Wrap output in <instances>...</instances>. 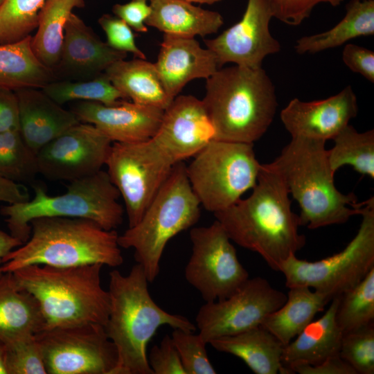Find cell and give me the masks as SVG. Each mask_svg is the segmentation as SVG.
I'll return each mask as SVG.
<instances>
[{
	"label": "cell",
	"instance_id": "obj_1",
	"mask_svg": "<svg viewBox=\"0 0 374 374\" xmlns=\"http://www.w3.org/2000/svg\"><path fill=\"white\" fill-rule=\"evenodd\" d=\"M289 194L276 167L271 163L261 164L251 195L213 213L231 241L258 253L276 271L305 244Z\"/></svg>",
	"mask_w": 374,
	"mask_h": 374
},
{
	"label": "cell",
	"instance_id": "obj_2",
	"mask_svg": "<svg viewBox=\"0 0 374 374\" xmlns=\"http://www.w3.org/2000/svg\"><path fill=\"white\" fill-rule=\"evenodd\" d=\"M110 310L105 331L118 355L112 374H154L147 355V344L163 325L195 332L186 317L161 308L152 299L146 274L140 264L124 276L118 270L109 274Z\"/></svg>",
	"mask_w": 374,
	"mask_h": 374
},
{
	"label": "cell",
	"instance_id": "obj_3",
	"mask_svg": "<svg viewBox=\"0 0 374 374\" xmlns=\"http://www.w3.org/2000/svg\"><path fill=\"white\" fill-rule=\"evenodd\" d=\"M202 101L215 139L246 143L265 134L278 107L275 86L262 66L235 64L206 79Z\"/></svg>",
	"mask_w": 374,
	"mask_h": 374
},
{
	"label": "cell",
	"instance_id": "obj_4",
	"mask_svg": "<svg viewBox=\"0 0 374 374\" xmlns=\"http://www.w3.org/2000/svg\"><path fill=\"white\" fill-rule=\"evenodd\" d=\"M29 239L2 258L3 273L33 265L57 267L123 262L118 235L83 218L42 217L30 222Z\"/></svg>",
	"mask_w": 374,
	"mask_h": 374
},
{
	"label": "cell",
	"instance_id": "obj_5",
	"mask_svg": "<svg viewBox=\"0 0 374 374\" xmlns=\"http://www.w3.org/2000/svg\"><path fill=\"white\" fill-rule=\"evenodd\" d=\"M326 141L292 138L271 162L283 177L290 194L298 202L301 226L316 229L346 222L360 215L353 193L344 194L335 186Z\"/></svg>",
	"mask_w": 374,
	"mask_h": 374
},
{
	"label": "cell",
	"instance_id": "obj_6",
	"mask_svg": "<svg viewBox=\"0 0 374 374\" xmlns=\"http://www.w3.org/2000/svg\"><path fill=\"white\" fill-rule=\"evenodd\" d=\"M101 264L57 267L28 265L12 271L17 285L38 301L45 329L84 323L105 326L108 290L100 282Z\"/></svg>",
	"mask_w": 374,
	"mask_h": 374
},
{
	"label": "cell",
	"instance_id": "obj_7",
	"mask_svg": "<svg viewBox=\"0 0 374 374\" xmlns=\"http://www.w3.org/2000/svg\"><path fill=\"white\" fill-rule=\"evenodd\" d=\"M27 202L5 205L0 213L6 217L10 233L23 244L30 238V222L42 217L83 218L106 230H115L123 221L124 209L118 202L120 193L107 172L100 171L70 181L66 191L50 196L39 185Z\"/></svg>",
	"mask_w": 374,
	"mask_h": 374
},
{
	"label": "cell",
	"instance_id": "obj_8",
	"mask_svg": "<svg viewBox=\"0 0 374 374\" xmlns=\"http://www.w3.org/2000/svg\"><path fill=\"white\" fill-rule=\"evenodd\" d=\"M200 203L190 186L183 161L175 164L140 220L118 235L121 248L134 250V258L152 283L168 242L195 224Z\"/></svg>",
	"mask_w": 374,
	"mask_h": 374
},
{
	"label": "cell",
	"instance_id": "obj_9",
	"mask_svg": "<svg viewBox=\"0 0 374 374\" xmlns=\"http://www.w3.org/2000/svg\"><path fill=\"white\" fill-rule=\"evenodd\" d=\"M261 164L253 143L212 140L186 166L193 191L206 211H222L252 189Z\"/></svg>",
	"mask_w": 374,
	"mask_h": 374
},
{
	"label": "cell",
	"instance_id": "obj_10",
	"mask_svg": "<svg viewBox=\"0 0 374 374\" xmlns=\"http://www.w3.org/2000/svg\"><path fill=\"white\" fill-rule=\"evenodd\" d=\"M359 228L340 252L314 262L291 256L281 266L287 287L305 286L331 300L359 283L374 267V198L364 202Z\"/></svg>",
	"mask_w": 374,
	"mask_h": 374
},
{
	"label": "cell",
	"instance_id": "obj_11",
	"mask_svg": "<svg viewBox=\"0 0 374 374\" xmlns=\"http://www.w3.org/2000/svg\"><path fill=\"white\" fill-rule=\"evenodd\" d=\"M105 165L124 201L131 227L140 220L175 164L151 138L138 143L113 142Z\"/></svg>",
	"mask_w": 374,
	"mask_h": 374
},
{
	"label": "cell",
	"instance_id": "obj_12",
	"mask_svg": "<svg viewBox=\"0 0 374 374\" xmlns=\"http://www.w3.org/2000/svg\"><path fill=\"white\" fill-rule=\"evenodd\" d=\"M35 337L47 374H112L117 364L116 348L103 325L48 328Z\"/></svg>",
	"mask_w": 374,
	"mask_h": 374
},
{
	"label": "cell",
	"instance_id": "obj_13",
	"mask_svg": "<svg viewBox=\"0 0 374 374\" xmlns=\"http://www.w3.org/2000/svg\"><path fill=\"white\" fill-rule=\"evenodd\" d=\"M192 253L185 268L186 280L206 302L232 295L249 278L225 230L215 220L190 231Z\"/></svg>",
	"mask_w": 374,
	"mask_h": 374
},
{
	"label": "cell",
	"instance_id": "obj_14",
	"mask_svg": "<svg viewBox=\"0 0 374 374\" xmlns=\"http://www.w3.org/2000/svg\"><path fill=\"white\" fill-rule=\"evenodd\" d=\"M286 299L287 295L267 279L249 278L230 296L206 302L199 308L195 319L199 334L208 344L212 339L260 326Z\"/></svg>",
	"mask_w": 374,
	"mask_h": 374
},
{
	"label": "cell",
	"instance_id": "obj_15",
	"mask_svg": "<svg viewBox=\"0 0 374 374\" xmlns=\"http://www.w3.org/2000/svg\"><path fill=\"white\" fill-rule=\"evenodd\" d=\"M112 143L94 125L79 122L37 152L39 173L69 181L93 175L105 165Z\"/></svg>",
	"mask_w": 374,
	"mask_h": 374
},
{
	"label": "cell",
	"instance_id": "obj_16",
	"mask_svg": "<svg viewBox=\"0 0 374 374\" xmlns=\"http://www.w3.org/2000/svg\"><path fill=\"white\" fill-rule=\"evenodd\" d=\"M273 13L268 0H248L241 19L215 38L206 39L219 66L226 63L258 68L264 59L280 51L269 30Z\"/></svg>",
	"mask_w": 374,
	"mask_h": 374
},
{
	"label": "cell",
	"instance_id": "obj_17",
	"mask_svg": "<svg viewBox=\"0 0 374 374\" xmlns=\"http://www.w3.org/2000/svg\"><path fill=\"white\" fill-rule=\"evenodd\" d=\"M152 138L176 164L200 152L215 139V131L202 100L181 95L164 110L159 128Z\"/></svg>",
	"mask_w": 374,
	"mask_h": 374
},
{
	"label": "cell",
	"instance_id": "obj_18",
	"mask_svg": "<svg viewBox=\"0 0 374 374\" xmlns=\"http://www.w3.org/2000/svg\"><path fill=\"white\" fill-rule=\"evenodd\" d=\"M358 112L357 96L350 85L329 98L314 101L292 99L281 110L280 120L292 138L326 141L339 134Z\"/></svg>",
	"mask_w": 374,
	"mask_h": 374
},
{
	"label": "cell",
	"instance_id": "obj_19",
	"mask_svg": "<svg viewBox=\"0 0 374 374\" xmlns=\"http://www.w3.org/2000/svg\"><path fill=\"white\" fill-rule=\"evenodd\" d=\"M80 122L94 125L112 142L138 143L153 137L164 110L121 100L107 105L80 101L71 110Z\"/></svg>",
	"mask_w": 374,
	"mask_h": 374
},
{
	"label": "cell",
	"instance_id": "obj_20",
	"mask_svg": "<svg viewBox=\"0 0 374 374\" xmlns=\"http://www.w3.org/2000/svg\"><path fill=\"white\" fill-rule=\"evenodd\" d=\"M126 57L127 53L111 48L72 12L65 26L60 61L53 71H57L66 80H90Z\"/></svg>",
	"mask_w": 374,
	"mask_h": 374
},
{
	"label": "cell",
	"instance_id": "obj_21",
	"mask_svg": "<svg viewBox=\"0 0 374 374\" xmlns=\"http://www.w3.org/2000/svg\"><path fill=\"white\" fill-rule=\"evenodd\" d=\"M154 64L164 89L171 99L190 81L211 77L220 68L217 57L194 37L164 34Z\"/></svg>",
	"mask_w": 374,
	"mask_h": 374
},
{
	"label": "cell",
	"instance_id": "obj_22",
	"mask_svg": "<svg viewBox=\"0 0 374 374\" xmlns=\"http://www.w3.org/2000/svg\"><path fill=\"white\" fill-rule=\"evenodd\" d=\"M15 93L19 132L26 144L36 153L80 122L71 110L62 108L40 89H22Z\"/></svg>",
	"mask_w": 374,
	"mask_h": 374
},
{
	"label": "cell",
	"instance_id": "obj_23",
	"mask_svg": "<svg viewBox=\"0 0 374 374\" xmlns=\"http://www.w3.org/2000/svg\"><path fill=\"white\" fill-rule=\"evenodd\" d=\"M339 301V296L333 297L323 316L311 321L285 346L282 363L286 368L290 370L299 364L316 365L339 355L343 335L335 318Z\"/></svg>",
	"mask_w": 374,
	"mask_h": 374
},
{
	"label": "cell",
	"instance_id": "obj_24",
	"mask_svg": "<svg viewBox=\"0 0 374 374\" xmlns=\"http://www.w3.org/2000/svg\"><path fill=\"white\" fill-rule=\"evenodd\" d=\"M45 328L37 299L16 283L12 272L0 277V342L34 336Z\"/></svg>",
	"mask_w": 374,
	"mask_h": 374
},
{
	"label": "cell",
	"instance_id": "obj_25",
	"mask_svg": "<svg viewBox=\"0 0 374 374\" xmlns=\"http://www.w3.org/2000/svg\"><path fill=\"white\" fill-rule=\"evenodd\" d=\"M215 350L241 359L256 374H292L282 363L285 346L261 326L212 339Z\"/></svg>",
	"mask_w": 374,
	"mask_h": 374
},
{
	"label": "cell",
	"instance_id": "obj_26",
	"mask_svg": "<svg viewBox=\"0 0 374 374\" xmlns=\"http://www.w3.org/2000/svg\"><path fill=\"white\" fill-rule=\"evenodd\" d=\"M152 12L145 25L178 37H204L224 24L220 13L204 10L184 0H150Z\"/></svg>",
	"mask_w": 374,
	"mask_h": 374
},
{
	"label": "cell",
	"instance_id": "obj_27",
	"mask_svg": "<svg viewBox=\"0 0 374 374\" xmlns=\"http://www.w3.org/2000/svg\"><path fill=\"white\" fill-rule=\"evenodd\" d=\"M113 85L132 102L165 110L171 103L154 63L121 60L105 71Z\"/></svg>",
	"mask_w": 374,
	"mask_h": 374
},
{
	"label": "cell",
	"instance_id": "obj_28",
	"mask_svg": "<svg viewBox=\"0 0 374 374\" xmlns=\"http://www.w3.org/2000/svg\"><path fill=\"white\" fill-rule=\"evenodd\" d=\"M330 301L327 295L308 287H290L285 303L269 314L261 326L286 346Z\"/></svg>",
	"mask_w": 374,
	"mask_h": 374
},
{
	"label": "cell",
	"instance_id": "obj_29",
	"mask_svg": "<svg viewBox=\"0 0 374 374\" xmlns=\"http://www.w3.org/2000/svg\"><path fill=\"white\" fill-rule=\"evenodd\" d=\"M32 36L0 44V89H42L55 80L54 71L44 65L32 48Z\"/></svg>",
	"mask_w": 374,
	"mask_h": 374
},
{
	"label": "cell",
	"instance_id": "obj_30",
	"mask_svg": "<svg viewBox=\"0 0 374 374\" xmlns=\"http://www.w3.org/2000/svg\"><path fill=\"white\" fill-rule=\"evenodd\" d=\"M374 35V0H352L344 18L332 28L299 38L294 46L299 54L317 53L340 46L350 40Z\"/></svg>",
	"mask_w": 374,
	"mask_h": 374
},
{
	"label": "cell",
	"instance_id": "obj_31",
	"mask_svg": "<svg viewBox=\"0 0 374 374\" xmlns=\"http://www.w3.org/2000/svg\"><path fill=\"white\" fill-rule=\"evenodd\" d=\"M84 6V0H46L31 43L37 58L50 69L54 71L60 61L69 17L74 8Z\"/></svg>",
	"mask_w": 374,
	"mask_h": 374
},
{
	"label": "cell",
	"instance_id": "obj_32",
	"mask_svg": "<svg viewBox=\"0 0 374 374\" xmlns=\"http://www.w3.org/2000/svg\"><path fill=\"white\" fill-rule=\"evenodd\" d=\"M332 149L328 150L330 168L335 172L348 165L371 178H374V130L359 132L348 125L332 139Z\"/></svg>",
	"mask_w": 374,
	"mask_h": 374
},
{
	"label": "cell",
	"instance_id": "obj_33",
	"mask_svg": "<svg viewBox=\"0 0 374 374\" xmlns=\"http://www.w3.org/2000/svg\"><path fill=\"white\" fill-rule=\"evenodd\" d=\"M42 90L60 105L73 100L92 101L111 105L126 99L113 85L105 73L90 80H55Z\"/></svg>",
	"mask_w": 374,
	"mask_h": 374
},
{
	"label": "cell",
	"instance_id": "obj_34",
	"mask_svg": "<svg viewBox=\"0 0 374 374\" xmlns=\"http://www.w3.org/2000/svg\"><path fill=\"white\" fill-rule=\"evenodd\" d=\"M343 334L374 321V267L350 290L339 296L335 314Z\"/></svg>",
	"mask_w": 374,
	"mask_h": 374
},
{
	"label": "cell",
	"instance_id": "obj_35",
	"mask_svg": "<svg viewBox=\"0 0 374 374\" xmlns=\"http://www.w3.org/2000/svg\"><path fill=\"white\" fill-rule=\"evenodd\" d=\"M39 174L37 153L19 129L0 132V177L14 182H31Z\"/></svg>",
	"mask_w": 374,
	"mask_h": 374
},
{
	"label": "cell",
	"instance_id": "obj_36",
	"mask_svg": "<svg viewBox=\"0 0 374 374\" xmlns=\"http://www.w3.org/2000/svg\"><path fill=\"white\" fill-rule=\"evenodd\" d=\"M46 0H5L0 7V44L16 42L37 28Z\"/></svg>",
	"mask_w": 374,
	"mask_h": 374
},
{
	"label": "cell",
	"instance_id": "obj_37",
	"mask_svg": "<svg viewBox=\"0 0 374 374\" xmlns=\"http://www.w3.org/2000/svg\"><path fill=\"white\" fill-rule=\"evenodd\" d=\"M339 355L357 374H373L374 324L344 333Z\"/></svg>",
	"mask_w": 374,
	"mask_h": 374
},
{
	"label": "cell",
	"instance_id": "obj_38",
	"mask_svg": "<svg viewBox=\"0 0 374 374\" xmlns=\"http://www.w3.org/2000/svg\"><path fill=\"white\" fill-rule=\"evenodd\" d=\"M172 339L186 374H215L206 350L207 344L199 334L174 329Z\"/></svg>",
	"mask_w": 374,
	"mask_h": 374
},
{
	"label": "cell",
	"instance_id": "obj_39",
	"mask_svg": "<svg viewBox=\"0 0 374 374\" xmlns=\"http://www.w3.org/2000/svg\"><path fill=\"white\" fill-rule=\"evenodd\" d=\"M4 346L8 374H47L35 335Z\"/></svg>",
	"mask_w": 374,
	"mask_h": 374
},
{
	"label": "cell",
	"instance_id": "obj_40",
	"mask_svg": "<svg viewBox=\"0 0 374 374\" xmlns=\"http://www.w3.org/2000/svg\"><path fill=\"white\" fill-rule=\"evenodd\" d=\"M104 30L107 44L114 50L131 53L139 59L145 60L144 53L136 44L132 29L121 19L109 14L103 15L98 20Z\"/></svg>",
	"mask_w": 374,
	"mask_h": 374
},
{
	"label": "cell",
	"instance_id": "obj_41",
	"mask_svg": "<svg viewBox=\"0 0 374 374\" xmlns=\"http://www.w3.org/2000/svg\"><path fill=\"white\" fill-rule=\"evenodd\" d=\"M273 17L291 26L300 25L310 15L319 3H328L332 6L339 5L344 0H268Z\"/></svg>",
	"mask_w": 374,
	"mask_h": 374
},
{
	"label": "cell",
	"instance_id": "obj_42",
	"mask_svg": "<svg viewBox=\"0 0 374 374\" xmlns=\"http://www.w3.org/2000/svg\"><path fill=\"white\" fill-rule=\"evenodd\" d=\"M154 374H186L172 339L166 335L154 346L148 357Z\"/></svg>",
	"mask_w": 374,
	"mask_h": 374
},
{
	"label": "cell",
	"instance_id": "obj_43",
	"mask_svg": "<svg viewBox=\"0 0 374 374\" xmlns=\"http://www.w3.org/2000/svg\"><path fill=\"white\" fill-rule=\"evenodd\" d=\"M342 60L352 71L374 82V52L365 47L348 43L342 51Z\"/></svg>",
	"mask_w": 374,
	"mask_h": 374
},
{
	"label": "cell",
	"instance_id": "obj_44",
	"mask_svg": "<svg viewBox=\"0 0 374 374\" xmlns=\"http://www.w3.org/2000/svg\"><path fill=\"white\" fill-rule=\"evenodd\" d=\"M147 1L148 0H131L125 4H116L112 8V12L135 31L146 33L148 28L145 22L152 12Z\"/></svg>",
	"mask_w": 374,
	"mask_h": 374
},
{
	"label": "cell",
	"instance_id": "obj_45",
	"mask_svg": "<svg viewBox=\"0 0 374 374\" xmlns=\"http://www.w3.org/2000/svg\"><path fill=\"white\" fill-rule=\"evenodd\" d=\"M292 373L299 374H357L340 356L336 355L316 365L299 364L290 368Z\"/></svg>",
	"mask_w": 374,
	"mask_h": 374
},
{
	"label": "cell",
	"instance_id": "obj_46",
	"mask_svg": "<svg viewBox=\"0 0 374 374\" xmlns=\"http://www.w3.org/2000/svg\"><path fill=\"white\" fill-rule=\"evenodd\" d=\"M0 89V132L19 129V108L16 93Z\"/></svg>",
	"mask_w": 374,
	"mask_h": 374
},
{
	"label": "cell",
	"instance_id": "obj_47",
	"mask_svg": "<svg viewBox=\"0 0 374 374\" xmlns=\"http://www.w3.org/2000/svg\"><path fill=\"white\" fill-rule=\"evenodd\" d=\"M29 199L28 191L23 184L0 177V202L12 204L27 202Z\"/></svg>",
	"mask_w": 374,
	"mask_h": 374
},
{
	"label": "cell",
	"instance_id": "obj_48",
	"mask_svg": "<svg viewBox=\"0 0 374 374\" xmlns=\"http://www.w3.org/2000/svg\"><path fill=\"white\" fill-rule=\"evenodd\" d=\"M22 244L19 240L0 229V258H3L10 251Z\"/></svg>",
	"mask_w": 374,
	"mask_h": 374
},
{
	"label": "cell",
	"instance_id": "obj_49",
	"mask_svg": "<svg viewBox=\"0 0 374 374\" xmlns=\"http://www.w3.org/2000/svg\"><path fill=\"white\" fill-rule=\"evenodd\" d=\"M5 346L0 342V374H8L5 362Z\"/></svg>",
	"mask_w": 374,
	"mask_h": 374
},
{
	"label": "cell",
	"instance_id": "obj_50",
	"mask_svg": "<svg viewBox=\"0 0 374 374\" xmlns=\"http://www.w3.org/2000/svg\"><path fill=\"white\" fill-rule=\"evenodd\" d=\"M190 3H206V4H213L214 3L220 1L222 0H184Z\"/></svg>",
	"mask_w": 374,
	"mask_h": 374
},
{
	"label": "cell",
	"instance_id": "obj_51",
	"mask_svg": "<svg viewBox=\"0 0 374 374\" xmlns=\"http://www.w3.org/2000/svg\"><path fill=\"white\" fill-rule=\"evenodd\" d=\"M3 263L2 259L0 258V277L3 274V272L1 269V264Z\"/></svg>",
	"mask_w": 374,
	"mask_h": 374
},
{
	"label": "cell",
	"instance_id": "obj_52",
	"mask_svg": "<svg viewBox=\"0 0 374 374\" xmlns=\"http://www.w3.org/2000/svg\"><path fill=\"white\" fill-rule=\"evenodd\" d=\"M4 1L5 0H0V7L3 3Z\"/></svg>",
	"mask_w": 374,
	"mask_h": 374
},
{
	"label": "cell",
	"instance_id": "obj_53",
	"mask_svg": "<svg viewBox=\"0 0 374 374\" xmlns=\"http://www.w3.org/2000/svg\"><path fill=\"white\" fill-rule=\"evenodd\" d=\"M148 1H150V0H148Z\"/></svg>",
	"mask_w": 374,
	"mask_h": 374
}]
</instances>
